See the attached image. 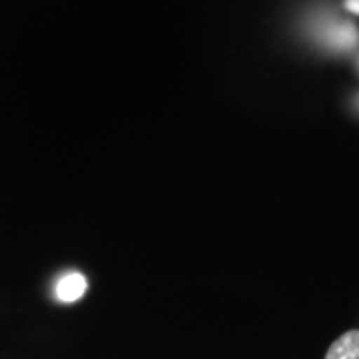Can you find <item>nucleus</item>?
I'll return each mask as SVG.
<instances>
[{
    "instance_id": "nucleus-1",
    "label": "nucleus",
    "mask_w": 359,
    "mask_h": 359,
    "mask_svg": "<svg viewBox=\"0 0 359 359\" xmlns=\"http://www.w3.org/2000/svg\"><path fill=\"white\" fill-rule=\"evenodd\" d=\"M323 47L334 53H349L359 47V29L351 20L326 19L313 30Z\"/></svg>"
},
{
    "instance_id": "nucleus-2",
    "label": "nucleus",
    "mask_w": 359,
    "mask_h": 359,
    "mask_svg": "<svg viewBox=\"0 0 359 359\" xmlns=\"http://www.w3.org/2000/svg\"><path fill=\"white\" fill-rule=\"evenodd\" d=\"M87 291V280L80 273H67L57 281V298L64 303H74Z\"/></svg>"
},
{
    "instance_id": "nucleus-3",
    "label": "nucleus",
    "mask_w": 359,
    "mask_h": 359,
    "mask_svg": "<svg viewBox=\"0 0 359 359\" xmlns=\"http://www.w3.org/2000/svg\"><path fill=\"white\" fill-rule=\"evenodd\" d=\"M325 359H359V330L339 336L327 349Z\"/></svg>"
},
{
    "instance_id": "nucleus-4",
    "label": "nucleus",
    "mask_w": 359,
    "mask_h": 359,
    "mask_svg": "<svg viewBox=\"0 0 359 359\" xmlns=\"http://www.w3.org/2000/svg\"><path fill=\"white\" fill-rule=\"evenodd\" d=\"M344 7H346V11L351 13L359 15V0H344Z\"/></svg>"
},
{
    "instance_id": "nucleus-5",
    "label": "nucleus",
    "mask_w": 359,
    "mask_h": 359,
    "mask_svg": "<svg viewBox=\"0 0 359 359\" xmlns=\"http://www.w3.org/2000/svg\"><path fill=\"white\" fill-rule=\"evenodd\" d=\"M354 105H356V109H358V111H359V95L356 97V102H354Z\"/></svg>"
},
{
    "instance_id": "nucleus-6",
    "label": "nucleus",
    "mask_w": 359,
    "mask_h": 359,
    "mask_svg": "<svg viewBox=\"0 0 359 359\" xmlns=\"http://www.w3.org/2000/svg\"><path fill=\"white\" fill-rule=\"evenodd\" d=\"M358 69H359V60H358Z\"/></svg>"
}]
</instances>
